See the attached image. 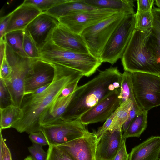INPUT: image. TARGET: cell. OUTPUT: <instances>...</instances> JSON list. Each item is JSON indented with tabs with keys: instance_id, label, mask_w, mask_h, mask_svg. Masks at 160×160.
Instances as JSON below:
<instances>
[{
	"instance_id": "6da1fadb",
	"label": "cell",
	"mask_w": 160,
	"mask_h": 160,
	"mask_svg": "<svg viewBox=\"0 0 160 160\" xmlns=\"http://www.w3.org/2000/svg\"><path fill=\"white\" fill-rule=\"evenodd\" d=\"M53 79L48 87L38 94L29 93L23 97L21 109L22 115L12 128L20 133L40 131L50 108L62 90L71 83L83 76L79 72L55 63Z\"/></svg>"
},
{
	"instance_id": "7a4b0ae2",
	"label": "cell",
	"mask_w": 160,
	"mask_h": 160,
	"mask_svg": "<svg viewBox=\"0 0 160 160\" xmlns=\"http://www.w3.org/2000/svg\"><path fill=\"white\" fill-rule=\"evenodd\" d=\"M122 73L117 67H110L93 79L78 86L74 96L62 116L74 120L90 109L116 89L120 88Z\"/></svg>"
},
{
	"instance_id": "3957f363",
	"label": "cell",
	"mask_w": 160,
	"mask_h": 160,
	"mask_svg": "<svg viewBox=\"0 0 160 160\" xmlns=\"http://www.w3.org/2000/svg\"><path fill=\"white\" fill-rule=\"evenodd\" d=\"M152 28L145 31L135 29L121 58L124 71L160 73V64L148 44Z\"/></svg>"
},
{
	"instance_id": "277c9868",
	"label": "cell",
	"mask_w": 160,
	"mask_h": 160,
	"mask_svg": "<svg viewBox=\"0 0 160 160\" xmlns=\"http://www.w3.org/2000/svg\"><path fill=\"white\" fill-rule=\"evenodd\" d=\"M41 58L76 70L83 76L89 77L94 73L102 62L90 53H83L58 47L50 40L40 50Z\"/></svg>"
},
{
	"instance_id": "5b68a950",
	"label": "cell",
	"mask_w": 160,
	"mask_h": 160,
	"mask_svg": "<svg viewBox=\"0 0 160 160\" xmlns=\"http://www.w3.org/2000/svg\"><path fill=\"white\" fill-rule=\"evenodd\" d=\"M127 15L122 12L115 13L82 32L80 34L90 53L99 59L110 38Z\"/></svg>"
},
{
	"instance_id": "8992f818",
	"label": "cell",
	"mask_w": 160,
	"mask_h": 160,
	"mask_svg": "<svg viewBox=\"0 0 160 160\" xmlns=\"http://www.w3.org/2000/svg\"><path fill=\"white\" fill-rule=\"evenodd\" d=\"M40 131L48 146H56L82 137L89 132L79 118L71 120L62 116L43 124Z\"/></svg>"
},
{
	"instance_id": "52a82bcc",
	"label": "cell",
	"mask_w": 160,
	"mask_h": 160,
	"mask_svg": "<svg viewBox=\"0 0 160 160\" xmlns=\"http://www.w3.org/2000/svg\"><path fill=\"white\" fill-rule=\"evenodd\" d=\"M131 76L134 97L138 105L148 111L160 106V77L142 72L132 73Z\"/></svg>"
},
{
	"instance_id": "ba28073f",
	"label": "cell",
	"mask_w": 160,
	"mask_h": 160,
	"mask_svg": "<svg viewBox=\"0 0 160 160\" xmlns=\"http://www.w3.org/2000/svg\"><path fill=\"white\" fill-rule=\"evenodd\" d=\"M6 58L12 69L9 80L4 82L11 96L12 104L21 108L24 95V82L35 59L22 57L14 52L6 43Z\"/></svg>"
},
{
	"instance_id": "9c48e42d",
	"label": "cell",
	"mask_w": 160,
	"mask_h": 160,
	"mask_svg": "<svg viewBox=\"0 0 160 160\" xmlns=\"http://www.w3.org/2000/svg\"><path fill=\"white\" fill-rule=\"evenodd\" d=\"M135 13L126 15L110 38L100 55L101 62L112 65L121 58L135 30Z\"/></svg>"
},
{
	"instance_id": "30bf717a",
	"label": "cell",
	"mask_w": 160,
	"mask_h": 160,
	"mask_svg": "<svg viewBox=\"0 0 160 160\" xmlns=\"http://www.w3.org/2000/svg\"><path fill=\"white\" fill-rule=\"evenodd\" d=\"M119 12L111 9L98 8L62 17L58 20L60 24L70 31L80 34L87 28Z\"/></svg>"
},
{
	"instance_id": "8fae6325",
	"label": "cell",
	"mask_w": 160,
	"mask_h": 160,
	"mask_svg": "<svg viewBox=\"0 0 160 160\" xmlns=\"http://www.w3.org/2000/svg\"><path fill=\"white\" fill-rule=\"evenodd\" d=\"M52 63L42 58L34 59L24 82V95L31 93L38 88L51 83L54 78Z\"/></svg>"
},
{
	"instance_id": "7c38bea8",
	"label": "cell",
	"mask_w": 160,
	"mask_h": 160,
	"mask_svg": "<svg viewBox=\"0 0 160 160\" xmlns=\"http://www.w3.org/2000/svg\"><path fill=\"white\" fill-rule=\"evenodd\" d=\"M59 24L58 19L47 12H42L28 25L25 30L40 51L50 40L52 32Z\"/></svg>"
},
{
	"instance_id": "4fadbf2b",
	"label": "cell",
	"mask_w": 160,
	"mask_h": 160,
	"mask_svg": "<svg viewBox=\"0 0 160 160\" xmlns=\"http://www.w3.org/2000/svg\"><path fill=\"white\" fill-rule=\"evenodd\" d=\"M121 103L120 88L117 89L85 112L79 119L85 125L103 122L111 116Z\"/></svg>"
},
{
	"instance_id": "5bb4252c",
	"label": "cell",
	"mask_w": 160,
	"mask_h": 160,
	"mask_svg": "<svg viewBox=\"0 0 160 160\" xmlns=\"http://www.w3.org/2000/svg\"><path fill=\"white\" fill-rule=\"evenodd\" d=\"M97 140L96 132L57 146L65 150L74 160H96Z\"/></svg>"
},
{
	"instance_id": "9a60e30c",
	"label": "cell",
	"mask_w": 160,
	"mask_h": 160,
	"mask_svg": "<svg viewBox=\"0 0 160 160\" xmlns=\"http://www.w3.org/2000/svg\"><path fill=\"white\" fill-rule=\"evenodd\" d=\"M50 40L56 45L64 49L81 53H90L81 35L72 32L60 23L53 30Z\"/></svg>"
},
{
	"instance_id": "2e32d148",
	"label": "cell",
	"mask_w": 160,
	"mask_h": 160,
	"mask_svg": "<svg viewBox=\"0 0 160 160\" xmlns=\"http://www.w3.org/2000/svg\"><path fill=\"white\" fill-rule=\"evenodd\" d=\"M122 129L108 130L97 140L96 160H112L119 151L123 139Z\"/></svg>"
},
{
	"instance_id": "e0dca14e",
	"label": "cell",
	"mask_w": 160,
	"mask_h": 160,
	"mask_svg": "<svg viewBox=\"0 0 160 160\" xmlns=\"http://www.w3.org/2000/svg\"><path fill=\"white\" fill-rule=\"evenodd\" d=\"M41 13L34 6L23 2L12 11L6 33L16 30H24L28 25Z\"/></svg>"
},
{
	"instance_id": "ac0fdd59",
	"label": "cell",
	"mask_w": 160,
	"mask_h": 160,
	"mask_svg": "<svg viewBox=\"0 0 160 160\" xmlns=\"http://www.w3.org/2000/svg\"><path fill=\"white\" fill-rule=\"evenodd\" d=\"M160 152V136H151L132 148L129 160H156Z\"/></svg>"
},
{
	"instance_id": "d6986e66",
	"label": "cell",
	"mask_w": 160,
	"mask_h": 160,
	"mask_svg": "<svg viewBox=\"0 0 160 160\" xmlns=\"http://www.w3.org/2000/svg\"><path fill=\"white\" fill-rule=\"evenodd\" d=\"M99 8L90 6L83 0H66L52 8L46 12L58 19L78 12L96 9Z\"/></svg>"
},
{
	"instance_id": "ffe728a7",
	"label": "cell",
	"mask_w": 160,
	"mask_h": 160,
	"mask_svg": "<svg viewBox=\"0 0 160 160\" xmlns=\"http://www.w3.org/2000/svg\"><path fill=\"white\" fill-rule=\"evenodd\" d=\"M88 5L96 8L109 9L128 14H135L133 0H83Z\"/></svg>"
},
{
	"instance_id": "44dd1931",
	"label": "cell",
	"mask_w": 160,
	"mask_h": 160,
	"mask_svg": "<svg viewBox=\"0 0 160 160\" xmlns=\"http://www.w3.org/2000/svg\"><path fill=\"white\" fill-rule=\"evenodd\" d=\"M148 111L142 110L139 113L124 132L123 138L136 137L139 138L145 130L148 125Z\"/></svg>"
},
{
	"instance_id": "7402d4cb",
	"label": "cell",
	"mask_w": 160,
	"mask_h": 160,
	"mask_svg": "<svg viewBox=\"0 0 160 160\" xmlns=\"http://www.w3.org/2000/svg\"><path fill=\"white\" fill-rule=\"evenodd\" d=\"M74 92L66 97L59 96L56 99L50 108L42 124L63 115L74 96Z\"/></svg>"
},
{
	"instance_id": "603a6c76",
	"label": "cell",
	"mask_w": 160,
	"mask_h": 160,
	"mask_svg": "<svg viewBox=\"0 0 160 160\" xmlns=\"http://www.w3.org/2000/svg\"><path fill=\"white\" fill-rule=\"evenodd\" d=\"M0 130L12 128L22 115L20 108L11 104L5 108H0Z\"/></svg>"
},
{
	"instance_id": "cb8c5ba5",
	"label": "cell",
	"mask_w": 160,
	"mask_h": 160,
	"mask_svg": "<svg viewBox=\"0 0 160 160\" xmlns=\"http://www.w3.org/2000/svg\"><path fill=\"white\" fill-rule=\"evenodd\" d=\"M133 102L130 99L122 103L118 108L117 112L108 130L122 129L124 123L128 119Z\"/></svg>"
},
{
	"instance_id": "d4e9b609",
	"label": "cell",
	"mask_w": 160,
	"mask_h": 160,
	"mask_svg": "<svg viewBox=\"0 0 160 160\" xmlns=\"http://www.w3.org/2000/svg\"><path fill=\"white\" fill-rule=\"evenodd\" d=\"M24 30H16L6 33L4 39L6 44L16 53L27 57L23 47Z\"/></svg>"
},
{
	"instance_id": "484cf974",
	"label": "cell",
	"mask_w": 160,
	"mask_h": 160,
	"mask_svg": "<svg viewBox=\"0 0 160 160\" xmlns=\"http://www.w3.org/2000/svg\"><path fill=\"white\" fill-rule=\"evenodd\" d=\"M120 96L121 103L130 99L132 100L133 104L139 107L134 97L131 73L126 71H124L122 73L120 88Z\"/></svg>"
},
{
	"instance_id": "4316f807",
	"label": "cell",
	"mask_w": 160,
	"mask_h": 160,
	"mask_svg": "<svg viewBox=\"0 0 160 160\" xmlns=\"http://www.w3.org/2000/svg\"><path fill=\"white\" fill-rule=\"evenodd\" d=\"M154 17L152 10L136 12L135 13V29L145 31L152 28Z\"/></svg>"
},
{
	"instance_id": "83f0119b",
	"label": "cell",
	"mask_w": 160,
	"mask_h": 160,
	"mask_svg": "<svg viewBox=\"0 0 160 160\" xmlns=\"http://www.w3.org/2000/svg\"><path fill=\"white\" fill-rule=\"evenodd\" d=\"M23 47L27 57L32 59L41 58L40 50L25 30H24Z\"/></svg>"
},
{
	"instance_id": "f1b7e54d",
	"label": "cell",
	"mask_w": 160,
	"mask_h": 160,
	"mask_svg": "<svg viewBox=\"0 0 160 160\" xmlns=\"http://www.w3.org/2000/svg\"><path fill=\"white\" fill-rule=\"evenodd\" d=\"M46 160H74L65 150L58 146L49 145Z\"/></svg>"
},
{
	"instance_id": "f546056e",
	"label": "cell",
	"mask_w": 160,
	"mask_h": 160,
	"mask_svg": "<svg viewBox=\"0 0 160 160\" xmlns=\"http://www.w3.org/2000/svg\"><path fill=\"white\" fill-rule=\"evenodd\" d=\"M66 0H25L23 3L32 4L36 7L41 12H46L49 9Z\"/></svg>"
},
{
	"instance_id": "4dcf8cb0",
	"label": "cell",
	"mask_w": 160,
	"mask_h": 160,
	"mask_svg": "<svg viewBox=\"0 0 160 160\" xmlns=\"http://www.w3.org/2000/svg\"><path fill=\"white\" fill-rule=\"evenodd\" d=\"M12 104L11 96L4 81L0 79V108Z\"/></svg>"
},
{
	"instance_id": "1f68e13d",
	"label": "cell",
	"mask_w": 160,
	"mask_h": 160,
	"mask_svg": "<svg viewBox=\"0 0 160 160\" xmlns=\"http://www.w3.org/2000/svg\"><path fill=\"white\" fill-rule=\"evenodd\" d=\"M42 146L32 143V144L28 148L32 157L35 160H46L47 152L42 148Z\"/></svg>"
},
{
	"instance_id": "d6a6232c",
	"label": "cell",
	"mask_w": 160,
	"mask_h": 160,
	"mask_svg": "<svg viewBox=\"0 0 160 160\" xmlns=\"http://www.w3.org/2000/svg\"><path fill=\"white\" fill-rule=\"evenodd\" d=\"M0 66V79L5 82H7L10 78L12 73V69L6 58V55Z\"/></svg>"
},
{
	"instance_id": "836d02e7",
	"label": "cell",
	"mask_w": 160,
	"mask_h": 160,
	"mask_svg": "<svg viewBox=\"0 0 160 160\" xmlns=\"http://www.w3.org/2000/svg\"><path fill=\"white\" fill-rule=\"evenodd\" d=\"M0 160H12L10 151L3 138L0 130Z\"/></svg>"
},
{
	"instance_id": "e575fe53",
	"label": "cell",
	"mask_w": 160,
	"mask_h": 160,
	"mask_svg": "<svg viewBox=\"0 0 160 160\" xmlns=\"http://www.w3.org/2000/svg\"><path fill=\"white\" fill-rule=\"evenodd\" d=\"M29 138L32 143L42 146L49 145L45 136L41 131L30 134Z\"/></svg>"
},
{
	"instance_id": "d590c367",
	"label": "cell",
	"mask_w": 160,
	"mask_h": 160,
	"mask_svg": "<svg viewBox=\"0 0 160 160\" xmlns=\"http://www.w3.org/2000/svg\"><path fill=\"white\" fill-rule=\"evenodd\" d=\"M117 110L118 108L106 120L103 125L102 127H99L97 131L96 132V135L97 140L108 130L117 112Z\"/></svg>"
},
{
	"instance_id": "8d00e7d4",
	"label": "cell",
	"mask_w": 160,
	"mask_h": 160,
	"mask_svg": "<svg viewBox=\"0 0 160 160\" xmlns=\"http://www.w3.org/2000/svg\"><path fill=\"white\" fill-rule=\"evenodd\" d=\"M12 14V12L0 19V40L4 39L7 29Z\"/></svg>"
},
{
	"instance_id": "74e56055",
	"label": "cell",
	"mask_w": 160,
	"mask_h": 160,
	"mask_svg": "<svg viewBox=\"0 0 160 160\" xmlns=\"http://www.w3.org/2000/svg\"><path fill=\"white\" fill-rule=\"evenodd\" d=\"M154 0H137V12H145L152 10Z\"/></svg>"
},
{
	"instance_id": "f35d334b",
	"label": "cell",
	"mask_w": 160,
	"mask_h": 160,
	"mask_svg": "<svg viewBox=\"0 0 160 160\" xmlns=\"http://www.w3.org/2000/svg\"><path fill=\"white\" fill-rule=\"evenodd\" d=\"M142 110H143L140 107L136 106L133 104L132 106L129 113L128 118L123 125L122 127L123 132H124L127 129L134 118Z\"/></svg>"
},
{
	"instance_id": "ab89813d",
	"label": "cell",
	"mask_w": 160,
	"mask_h": 160,
	"mask_svg": "<svg viewBox=\"0 0 160 160\" xmlns=\"http://www.w3.org/2000/svg\"><path fill=\"white\" fill-rule=\"evenodd\" d=\"M126 139L123 138L120 149L112 160H129L126 146Z\"/></svg>"
},
{
	"instance_id": "60d3db41",
	"label": "cell",
	"mask_w": 160,
	"mask_h": 160,
	"mask_svg": "<svg viewBox=\"0 0 160 160\" xmlns=\"http://www.w3.org/2000/svg\"><path fill=\"white\" fill-rule=\"evenodd\" d=\"M148 45L160 64V45L151 35L148 41Z\"/></svg>"
},
{
	"instance_id": "b9f144b4",
	"label": "cell",
	"mask_w": 160,
	"mask_h": 160,
	"mask_svg": "<svg viewBox=\"0 0 160 160\" xmlns=\"http://www.w3.org/2000/svg\"><path fill=\"white\" fill-rule=\"evenodd\" d=\"M80 79H78L69 84L63 89L59 96L66 97L74 92L78 86V83Z\"/></svg>"
},
{
	"instance_id": "7bdbcfd3",
	"label": "cell",
	"mask_w": 160,
	"mask_h": 160,
	"mask_svg": "<svg viewBox=\"0 0 160 160\" xmlns=\"http://www.w3.org/2000/svg\"><path fill=\"white\" fill-rule=\"evenodd\" d=\"M154 17L153 27L151 35L160 45V24L154 16Z\"/></svg>"
},
{
	"instance_id": "ee69618b",
	"label": "cell",
	"mask_w": 160,
	"mask_h": 160,
	"mask_svg": "<svg viewBox=\"0 0 160 160\" xmlns=\"http://www.w3.org/2000/svg\"><path fill=\"white\" fill-rule=\"evenodd\" d=\"M0 63H2L6 55V42L4 39L0 40Z\"/></svg>"
},
{
	"instance_id": "f6af8a7d",
	"label": "cell",
	"mask_w": 160,
	"mask_h": 160,
	"mask_svg": "<svg viewBox=\"0 0 160 160\" xmlns=\"http://www.w3.org/2000/svg\"><path fill=\"white\" fill-rule=\"evenodd\" d=\"M152 11L154 16L160 24V8L153 7Z\"/></svg>"
},
{
	"instance_id": "bcb514c9",
	"label": "cell",
	"mask_w": 160,
	"mask_h": 160,
	"mask_svg": "<svg viewBox=\"0 0 160 160\" xmlns=\"http://www.w3.org/2000/svg\"><path fill=\"white\" fill-rule=\"evenodd\" d=\"M50 83H51L44 85L38 88L35 90L33 92L31 93L36 94L42 92L48 87Z\"/></svg>"
},
{
	"instance_id": "7dc6e473",
	"label": "cell",
	"mask_w": 160,
	"mask_h": 160,
	"mask_svg": "<svg viewBox=\"0 0 160 160\" xmlns=\"http://www.w3.org/2000/svg\"><path fill=\"white\" fill-rule=\"evenodd\" d=\"M23 160H35L31 156H27Z\"/></svg>"
},
{
	"instance_id": "c3c4849f",
	"label": "cell",
	"mask_w": 160,
	"mask_h": 160,
	"mask_svg": "<svg viewBox=\"0 0 160 160\" xmlns=\"http://www.w3.org/2000/svg\"><path fill=\"white\" fill-rule=\"evenodd\" d=\"M156 5L160 8V0H155Z\"/></svg>"
},
{
	"instance_id": "681fc988",
	"label": "cell",
	"mask_w": 160,
	"mask_h": 160,
	"mask_svg": "<svg viewBox=\"0 0 160 160\" xmlns=\"http://www.w3.org/2000/svg\"><path fill=\"white\" fill-rule=\"evenodd\" d=\"M156 160H160V157H159Z\"/></svg>"
},
{
	"instance_id": "f907efd6",
	"label": "cell",
	"mask_w": 160,
	"mask_h": 160,
	"mask_svg": "<svg viewBox=\"0 0 160 160\" xmlns=\"http://www.w3.org/2000/svg\"><path fill=\"white\" fill-rule=\"evenodd\" d=\"M158 75L160 77V73L158 74Z\"/></svg>"
},
{
	"instance_id": "816d5d0a",
	"label": "cell",
	"mask_w": 160,
	"mask_h": 160,
	"mask_svg": "<svg viewBox=\"0 0 160 160\" xmlns=\"http://www.w3.org/2000/svg\"><path fill=\"white\" fill-rule=\"evenodd\" d=\"M159 157H160V153H159Z\"/></svg>"
}]
</instances>
